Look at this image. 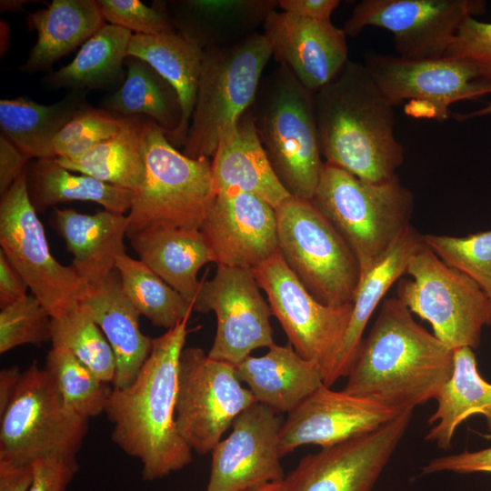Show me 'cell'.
<instances>
[{"label":"cell","instance_id":"obj_21","mask_svg":"<svg viewBox=\"0 0 491 491\" xmlns=\"http://www.w3.org/2000/svg\"><path fill=\"white\" fill-rule=\"evenodd\" d=\"M263 28L275 59L312 92L328 83L349 60L347 35L331 21L275 10Z\"/></svg>","mask_w":491,"mask_h":491},{"label":"cell","instance_id":"obj_53","mask_svg":"<svg viewBox=\"0 0 491 491\" xmlns=\"http://www.w3.org/2000/svg\"><path fill=\"white\" fill-rule=\"evenodd\" d=\"M1 12H18L24 10L23 6L28 3V1L20 0H2L0 2Z\"/></svg>","mask_w":491,"mask_h":491},{"label":"cell","instance_id":"obj_39","mask_svg":"<svg viewBox=\"0 0 491 491\" xmlns=\"http://www.w3.org/2000/svg\"><path fill=\"white\" fill-rule=\"evenodd\" d=\"M44 368L51 375L65 404L74 413L88 420L105 412L113 387L71 352L52 346Z\"/></svg>","mask_w":491,"mask_h":491},{"label":"cell","instance_id":"obj_30","mask_svg":"<svg viewBox=\"0 0 491 491\" xmlns=\"http://www.w3.org/2000/svg\"><path fill=\"white\" fill-rule=\"evenodd\" d=\"M127 56L146 62L175 90L182 117L176 131L166 138L173 145H184L196 101L204 50L178 32L158 35L135 34Z\"/></svg>","mask_w":491,"mask_h":491},{"label":"cell","instance_id":"obj_35","mask_svg":"<svg viewBox=\"0 0 491 491\" xmlns=\"http://www.w3.org/2000/svg\"><path fill=\"white\" fill-rule=\"evenodd\" d=\"M132 35L125 28L105 24L82 45L70 64L46 77V84L71 91H88L123 83V64Z\"/></svg>","mask_w":491,"mask_h":491},{"label":"cell","instance_id":"obj_44","mask_svg":"<svg viewBox=\"0 0 491 491\" xmlns=\"http://www.w3.org/2000/svg\"><path fill=\"white\" fill-rule=\"evenodd\" d=\"M445 55L469 57L491 63V22L474 16L460 25Z\"/></svg>","mask_w":491,"mask_h":491},{"label":"cell","instance_id":"obj_7","mask_svg":"<svg viewBox=\"0 0 491 491\" xmlns=\"http://www.w3.org/2000/svg\"><path fill=\"white\" fill-rule=\"evenodd\" d=\"M273 55L264 34L204 50L196 101L183 154L213 158L221 137L252 105Z\"/></svg>","mask_w":491,"mask_h":491},{"label":"cell","instance_id":"obj_36","mask_svg":"<svg viewBox=\"0 0 491 491\" xmlns=\"http://www.w3.org/2000/svg\"><path fill=\"white\" fill-rule=\"evenodd\" d=\"M125 63V80L105 99V110L121 116L148 117L169 137L178 128L182 117L175 90L146 62L127 56Z\"/></svg>","mask_w":491,"mask_h":491},{"label":"cell","instance_id":"obj_38","mask_svg":"<svg viewBox=\"0 0 491 491\" xmlns=\"http://www.w3.org/2000/svg\"><path fill=\"white\" fill-rule=\"evenodd\" d=\"M51 343L53 347L71 352L103 381L114 382L115 354L84 302L65 315L52 318Z\"/></svg>","mask_w":491,"mask_h":491},{"label":"cell","instance_id":"obj_40","mask_svg":"<svg viewBox=\"0 0 491 491\" xmlns=\"http://www.w3.org/2000/svg\"><path fill=\"white\" fill-rule=\"evenodd\" d=\"M423 239L446 265L472 278L491 299V230L461 237L427 234Z\"/></svg>","mask_w":491,"mask_h":491},{"label":"cell","instance_id":"obj_5","mask_svg":"<svg viewBox=\"0 0 491 491\" xmlns=\"http://www.w3.org/2000/svg\"><path fill=\"white\" fill-rule=\"evenodd\" d=\"M258 138L277 178L291 196L311 200L322 159L314 92L283 65L260 82L250 106Z\"/></svg>","mask_w":491,"mask_h":491},{"label":"cell","instance_id":"obj_51","mask_svg":"<svg viewBox=\"0 0 491 491\" xmlns=\"http://www.w3.org/2000/svg\"><path fill=\"white\" fill-rule=\"evenodd\" d=\"M18 366L2 368L0 371V416L7 408L22 376Z\"/></svg>","mask_w":491,"mask_h":491},{"label":"cell","instance_id":"obj_49","mask_svg":"<svg viewBox=\"0 0 491 491\" xmlns=\"http://www.w3.org/2000/svg\"><path fill=\"white\" fill-rule=\"evenodd\" d=\"M27 285L0 250V306L4 307L26 296Z\"/></svg>","mask_w":491,"mask_h":491},{"label":"cell","instance_id":"obj_41","mask_svg":"<svg viewBox=\"0 0 491 491\" xmlns=\"http://www.w3.org/2000/svg\"><path fill=\"white\" fill-rule=\"evenodd\" d=\"M52 317L34 295L1 307L0 353L23 345L51 342Z\"/></svg>","mask_w":491,"mask_h":491},{"label":"cell","instance_id":"obj_27","mask_svg":"<svg viewBox=\"0 0 491 491\" xmlns=\"http://www.w3.org/2000/svg\"><path fill=\"white\" fill-rule=\"evenodd\" d=\"M423 243V235L412 225L408 226L388 253L361 278L347 329L324 379L325 386L330 387L348 376L370 317L392 285L406 274L410 257Z\"/></svg>","mask_w":491,"mask_h":491},{"label":"cell","instance_id":"obj_45","mask_svg":"<svg viewBox=\"0 0 491 491\" xmlns=\"http://www.w3.org/2000/svg\"><path fill=\"white\" fill-rule=\"evenodd\" d=\"M78 471L76 457L48 456L33 462L29 491H66Z\"/></svg>","mask_w":491,"mask_h":491},{"label":"cell","instance_id":"obj_43","mask_svg":"<svg viewBox=\"0 0 491 491\" xmlns=\"http://www.w3.org/2000/svg\"><path fill=\"white\" fill-rule=\"evenodd\" d=\"M105 21L137 35H158L176 33L166 2L149 7L138 0L97 1Z\"/></svg>","mask_w":491,"mask_h":491},{"label":"cell","instance_id":"obj_48","mask_svg":"<svg viewBox=\"0 0 491 491\" xmlns=\"http://www.w3.org/2000/svg\"><path fill=\"white\" fill-rule=\"evenodd\" d=\"M340 5L338 0H279L283 12L316 20L331 21V15Z\"/></svg>","mask_w":491,"mask_h":491},{"label":"cell","instance_id":"obj_33","mask_svg":"<svg viewBox=\"0 0 491 491\" xmlns=\"http://www.w3.org/2000/svg\"><path fill=\"white\" fill-rule=\"evenodd\" d=\"M145 119L142 115L121 116L122 126L115 135L78 157H55L56 161L71 172L87 175L136 194L145 177Z\"/></svg>","mask_w":491,"mask_h":491},{"label":"cell","instance_id":"obj_47","mask_svg":"<svg viewBox=\"0 0 491 491\" xmlns=\"http://www.w3.org/2000/svg\"><path fill=\"white\" fill-rule=\"evenodd\" d=\"M29 158L0 135V194L4 195L27 169Z\"/></svg>","mask_w":491,"mask_h":491},{"label":"cell","instance_id":"obj_2","mask_svg":"<svg viewBox=\"0 0 491 491\" xmlns=\"http://www.w3.org/2000/svg\"><path fill=\"white\" fill-rule=\"evenodd\" d=\"M188 319L153 338L135 379L125 388L113 387L105 412L113 424V443L140 462L144 481L165 477L192 461V450L175 425L178 367Z\"/></svg>","mask_w":491,"mask_h":491},{"label":"cell","instance_id":"obj_50","mask_svg":"<svg viewBox=\"0 0 491 491\" xmlns=\"http://www.w3.org/2000/svg\"><path fill=\"white\" fill-rule=\"evenodd\" d=\"M33 481V463L16 464L0 458V491H29Z\"/></svg>","mask_w":491,"mask_h":491},{"label":"cell","instance_id":"obj_9","mask_svg":"<svg viewBox=\"0 0 491 491\" xmlns=\"http://www.w3.org/2000/svg\"><path fill=\"white\" fill-rule=\"evenodd\" d=\"M424 240V239H423ZM397 297L427 321L447 347L477 348L491 324V299L472 278L446 265L426 244L412 255Z\"/></svg>","mask_w":491,"mask_h":491},{"label":"cell","instance_id":"obj_25","mask_svg":"<svg viewBox=\"0 0 491 491\" xmlns=\"http://www.w3.org/2000/svg\"><path fill=\"white\" fill-rule=\"evenodd\" d=\"M176 31L203 50L234 45L263 25L277 0H185L166 4Z\"/></svg>","mask_w":491,"mask_h":491},{"label":"cell","instance_id":"obj_37","mask_svg":"<svg viewBox=\"0 0 491 491\" xmlns=\"http://www.w3.org/2000/svg\"><path fill=\"white\" fill-rule=\"evenodd\" d=\"M116 271L127 298L155 326L168 330L194 311L192 304L141 260L125 253L117 258Z\"/></svg>","mask_w":491,"mask_h":491},{"label":"cell","instance_id":"obj_34","mask_svg":"<svg viewBox=\"0 0 491 491\" xmlns=\"http://www.w3.org/2000/svg\"><path fill=\"white\" fill-rule=\"evenodd\" d=\"M29 195L36 211L61 203L88 201L105 210L124 214L134 203V191L100 181L87 175H74L56 158L36 159L27 169Z\"/></svg>","mask_w":491,"mask_h":491},{"label":"cell","instance_id":"obj_19","mask_svg":"<svg viewBox=\"0 0 491 491\" xmlns=\"http://www.w3.org/2000/svg\"><path fill=\"white\" fill-rule=\"evenodd\" d=\"M401 413L374 400L322 385L288 413L283 422L279 437L281 456L302 446L326 447L367 434Z\"/></svg>","mask_w":491,"mask_h":491},{"label":"cell","instance_id":"obj_52","mask_svg":"<svg viewBox=\"0 0 491 491\" xmlns=\"http://www.w3.org/2000/svg\"><path fill=\"white\" fill-rule=\"evenodd\" d=\"M491 115V103L473 112L462 114H455L454 117L456 121H466L475 117H480Z\"/></svg>","mask_w":491,"mask_h":491},{"label":"cell","instance_id":"obj_13","mask_svg":"<svg viewBox=\"0 0 491 491\" xmlns=\"http://www.w3.org/2000/svg\"><path fill=\"white\" fill-rule=\"evenodd\" d=\"M256 401L235 367L199 347H185L177 376L175 425L191 450L211 453L235 419Z\"/></svg>","mask_w":491,"mask_h":491},{"label":"cell","instance_id":"obj_22","mask_svg":"<svg viewBox=\"0 0 491 491\" xmlns=\"http://www.w3.org/2000/svg\"><path fill=\"white\" fill-rule=\"evenodd\" d=\"M212 174L217 194L248 193L275 209L291 196L271 166L250 109L221 137L213 156Z\"/></svg>","mask_w":491,"mask_h":491},{"label":"cell","instance_id":"obj_14","mask_svg":"<svg viewBox=\"0 0 491 491\" xmlns=\"http://www.w3.org/2000/svg\"><path fill=\"white\" fill-rule=\"evenodd\" d=\"M252 271L289 344L321 369L324 382L340 349L353 304L333 306L320 303L299 282L280 253Z\"/></svg>","mask_w":491,"mask_h":491},{"label":"cell","instance_id":"obj_11","mask_svg":"<svg viewBox=\"0 0 491 491\" xmlns=\"http://www.w3.org/2000/svg\"><path fill=\"white\" fill-rule=\"evenodd\" d=\"M87 430L88 420L66 406L51 375L34 361L0 416V458L32 464L48 456L76 457Z\"/></svg>","mask_w":491,"mask_h":491},{"label":"cell","instance_id":"obj_23","mask_svg":"<svg viewBox=\"0 0 491 491\" xmlns=\"http://www.w3.org/2000/svg\"><path fill=\"white\" fill-rule=\"evenodd\" d=\"M84 304L115 354L113 387L130 386L149 356L153 338L140 330V314L125 296L117 271L89 286Z\"/></svg>","mask_w":491,"mask_h":491},{"label":"cell","instance_id":"obj_15","mask_svg":"<svg viewBox=\"0 0 491 491\" xmlns=\"http://www.w3.org/2000/svg\"><path fill=\"white\" fill-rule=\"evenodd\" d=\"M482 0H362L343 30L356 36L367 26L394 35L397 56L422 60L445 55L462 22L485 13Z\"/></svg>","mask_w":491,"mask_h":491},{"label":"cell","instance_id":"obj_12","mask_svg":"<svg viewBox=\"0 0 491 491\" xmlns=\"http://www.w3.org/2000/svg\"><path fill=\"white\" fill-rule=\"evenodd\" d=\"M36 212L26 169L1 196L0 246L32 295L56 318L84 302L89 286L72 266H64L52 256Z\"/></svg>","mask_w":491,"mask_h":491},{"label":"cell","instance_id":"obj_26","mask_svg":"<svg viewBox=\"0 0 491 491\" xmlns=\"http://www.w3.org/2000/svg\"><path fill=\"white\" fill-rule=\"evenodd\" d=\"M235 370L256 401L276 414L290 413L324 385L321 369L298 355L290 344L275 343L266 354L249 356Z\"/></svg>","mask_w":491,"mask_h":491},{"label":"cell","instance_id":"obj_4","mask_svg":"<svg viewBox=\"0 0 491 491\" xmlns=\"http://www.w3.org/2000/svg\"><path fill=\"white\" fill-rule=\"evenodd\" d=\"M311 201L353 250L361 278L411 225L415 205L413 193L397 175L367 182L327 163Z\"/></svg>","mask_w":491,"mask_h":491},{"label":"cell","instance_id":"obj_20","mask_svg":"<svg viewBox=\"0 0 491 491\" xmlns=\"http://www.w3.org/2000/svg\"><path fill=\"white\" fill-rule=\"evenodd\" d=\"M200 230L216 266L254 270L279 253L276 209L248 193L217 194Z\"/></svg>","mask_w":491,"mask_h":491},{"label":"cell","instance_id":"obj_16","mask_svg":"<svg viewBox=\"0 0 491 491\" xmlns=\"http://www.w3.org/2000/svg\"><path fill=\"white\" fill-rule=\"evenodd\" d=\"M252 270L218 265L214 277L202 281L194 311H213L216 331L208 356L236 367L252 351L275 344L271 307Z\"/></svg>","mask_w":491,"mask_h":491},{"label":"cell","instance_id":"obj_1","mask_svg":"<svg viewBox=\"0 0 491 491\" xmlns=\"http://www.w3.org/2000/svg\"><path fill=\"white\" fill-rule=\"evenodd\" d=\"M412 314L398 297L383 302L359 346L345 392L400 412L435 399L452 375L454 350Z\"/></svg>","mask_w":491,"mask_h":491},{"label":"cell","instance_id":"obj_8","mask_svg":"<svg viewBox=\"0 0 491 491\" xmlns=\"http://www.w3.org/2000/svg\"><path fill=\"white\" fill-rule=\"evenodd\" d=\"M279 253L320 303L352 304L361 272L358 260L311 200L290 196L276 209Z\"/></svg>","mask_w":491,"mask_h":491},{"label":"cell","instance_id":"obj_17","mask_svg":"<svg viewBox=\"0 0 491 491\" xmlns=\"http://www.w3.org/2000/svg\"><path fill=\"white\" fill-rule=\"evenodd\" d=\"M412 416L406 410L372 432L306 456L283 480V491H372Z\"/></svg>","mask_w":491,"mask_h":491},{"label":"cell","instance_id":"obj_54","mask_svg":"<svg viewBox=\"0 0 491 491\" xmlns=\"http://www.w3.org/2000/svg\"><path fill=\"white\" fill-rule=\"evenodd\" d=\"M246 491H283V486L282 483H271Z\"/></svg>","mask_w":491,"mask_h":491},{"label":"cell","instance_id":"obj_29","mask_svg":"<svg viewBox=\"0 0 491 491\" xmlns=\"http://www.w3.org/2000/svg\"><path fill=\"white\" fill-rule=\"evenodd\" d=\"M26 20L37 33L28 59L19 67L29 73L47 70L105 25L95 0H53L46 8L28 14Z\"/></svg>","mask_w":491,"mask_h":491},{"label":"cell","instance_id":"obj_28","mask_svg":"<svg viewBox=\"0 0 491 491\" xmlns=\"http://www.w3.org/2000/svg\"><path fill=\"white\" fill-rule=\"evenodd\" d=\"M144 264L193 305L201 283L199 270L215 263L200 229L163 228L128 236Z\"/></svg>","mask_w":491,"mask_h":491},{"label":"cell","instance_id":"obj_6","mask_svg":"<svg viewBox=\"0 0 491 491\" xmlns=\"http://www.w3.org/2000/svg\"><path fill=\"white\" fill-rule=\"evenodd\" d=\"M145 152V182L127 214L126 236L163 228L200 229L217 196L210 158L178 152L148 117Z\"/></svg>","mask_w":491,"mask_h":491},{"label":"cell","instance_id":"obj_24","mask_svg":"<svg viewBox=\"0 0 491 491\" xmlns=\"http://www.w3.org/2000/svg\"><path fill=\"white\" fill-rule=\"evenodd\" d=\"M51 219L73 255L72 266L88 286L116 270L117 258L125 254L127 215L108 210L83 214L71 208H54Z\"/></svg>","mask_w":491,"mask_h":491},{"label":"cell","instance_id":"obj_18","mask_svg":"<svg viewBox=\"0 0 491 491\" xmlns=\"http://www.w3.org/2000/svg\"><path fill=\"white\" fill-rule=\"evenodd\" d=\"M283 422L255 402L233 422L231 433L212 450L205 491H246L285 479L279 437Z\"/></svg>","mask_w":491,"mask_h":491},{"label":"cell","instance_id":"obj_31","mask_svg":"<svg viewBox=\"0 0 491 491\" xmlns=\"http://www.w3.org/2000/svg\"><path fill=\"white\" fill-rule=\"evenodd\" d=\"M453 363L452 375L435 397L437 407L427 420L434 426L426 435V440L443 450L451 447L458 426L475 415L486 418V437L491 438V383L479 374L472 348L455 349Z\"/></svg>","mask_w":491,"mask_h":491},{"label":"cell","instance_id":"obj_32","mask_svg":"<svg viewBox=\"0 0 491 491\" xmlns=\"http://www.w3.org/2000/svg\"><path fill=\"white\" fill-rule=\"evenodd\" d=\"M86 91H72L53 105H41L25 97L1 99L2 135L29 159L55 158L54 140L86 105Z\"/></svg>","mask_w":491,"mask_h":491},{"label":"cell","instance_id":"obj_42","mask_svg":"<svg viewBox=\"0 0 491 491\" xmlns=\"http://www.w3.org/2000/svg\"><path fill=\"white\" fill-rule=\"evenodd\" d=\"M120 115L85 105L54 140L56 157L72 159L82 155L121 129Z\"/></svg>","mask_w":491,"mask_h":491},{"label":"cell","instance_id":"obj_10","mask_svg":"<svg viewBox=\"0 0 491 491\" xmlns=\"http://www.w3.org/2000/svg\"><path fill=\"white\" fill-rule=\"evenodd\" d=\"M364 65L396 106L405 101L406 114L444 122L450 106L491 94V63L469 57L443 55L408 60L368 51Z\"/></svg>","mask_w":491,"mask_h":491},{"label":"cell","instance_id":"obj_46","mask_svg":"<svg viewBox=\"0 0 491 491\" xmlns=\"http://www.w3.org/2000/svg\"><path fill=\"white\" fill-rule=\"evenodd\" d=\"M421 471L422 475L439 472L491 474V447L473 452L466 450L459 454L434 458L424 466Z\"/></svg>","mask_w":491,"mask_h":491},{"label":"cell","instance_id":"obj_3","mask_svg":"<svg viewBox=\"0 0 491 491\" xmlns=\"http://www.w3.org/2000/svg\"><path fill=\"white\" fill-rule=\"evenodd\" d=\"M314 105L325 163L367 182L396 175L404 147L395 134V106L364 64L348 60L314 92Z\"/></svg>","mask_w":491,"mask_h":491}]
</instances>
